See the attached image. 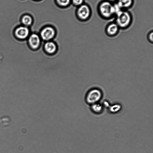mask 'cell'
I'll list each match as a JSON object with an SVG mask.
<instances>
[{"label":"cell","instance_id":"6da1fadb","mask_svg":"<svg viewBox=\"0 0 153 153\" xmlns=\"http://www.w3.org/2000/svg\"><path fill=\"white\" fill-rule=\"evenodd\" d=\"M102 91L97 88H94L89 89L85 94V100L86 103L92 105L98 103L102 97Z\"/></svg>","mask_w":153,"mask_h":153},{"label":"cell","instance_id":"7a4b0ae2","mask_svg":"<svg viewBox=\"0 0 153 153\" xmlns=\"http://www.w3.org/2000/svg\"><path fill=\"white\" fill-rule=\"evenodd\" d=\"M98 10L100 15L106 19L110 18L115 15L114 4L107 1H102L100 3Z\"/></svg>","mask_w":153,"mask_h":153},{"label":"cell","instance_id":"3957f363","mask_svg":"<svg viewBox=\"0 0 153 153\" xmlns=\"http://www.w3.org/2000/svg\"><path fill=\"white\" fill-rule=\"evenodd\" d=\"M115 15V23L119 28L124 29L129 26L131 22V17L129 12L122 10Z\"/></svg>","mask_w":153,"mask_h":153},{"label":"cell","instance_id":"277c9868","mask_svg":"<svg viewBox=\"0 0 153 153\" xmlns=\"http://www.w3.org/2000/svg\"><path fill=\"white\" fill-rule=\"evenodd\" d=\"M27 42L30 49L33 51H36L40 48L42 41L39 35L36 33H33L29 36Z\"/></svg>","mask_w":153,"mask_h":153},{"label":"cell","instance_id":"5b68a950","mask_svg":"<svg viewBox=\"0 0 153 153\" xmlns=\"http://www.w3.org/2000/svg\"><path fill=\"white\" fill-rule=\"evenodd\" d=\"M13 35L17 39L20 40H25L29 36V30L26 26H19L14 29Z\"/></svg>","mask_w":153,"mask_h":153},{"label":"cell","instance_id":"8992f818","mask_svg":"<svg viewBox=\"0 0 153 153\" xmlns=\"http://www.w3.org/2000/svg\"><path fill=\"white\" fill-rule=\"evenodd\" d=\"M45 53L49 56L55 55L58 51V46L55 41H50L45 42L43 46Z\"/></svg>","mask_w":153,"mask_h":153},{"label":"cell","instance_id":"52a82bcc","mask_svg":"<svg viewBox=\"0 0 153 153\" xmlns=\"http://www.w3.org/2000/svg\"><path fill=\"white\" fill-rule=\"evenodd\" d=\"M55 35V32L52 27H46L42 29L40 33V37L45 42L51 41Z\"/></svg>","mask_w":153,"mask_h":153},{"label":"cell","instance_id":"ba28073f","mask_svg":"<svg viewBox=\"0 0 153 153\" xmlns=\"http://www.w3.org/2000/svg\"><path fill=\"white\" fill-rule=\"evenodd\" d=\"M119 28V27L116 23H112L107 26L105 32L108 36H114L118 33Z\"/></svg>","mask_w":153,"mask_h":153},{"label":"cell","instance_id":"9c48e42d","mask_svg":"<svg viewBox=\"0 0 153 153\" xmlns=\"http://www.w3.org/2000/svg\"><path fill=\"white\" fill-rule=\"evenodd\" d=\"M90 13L89 8L85 5L81 6L78 10V14L79 17L83 19L87 18L89 16Z\"/></svg>","mask_w":153,"mask_h":153},{"label":"cell","instance_id":"30bf717a","mask_svg":"<svg viewBox=\"0 0 153 153\" xmlns=\"http://www.w3.org/2000/svg\"><path fill=\"white\" fill-rule=\"evenodd\" d=\"M133 0H117L116 3L121 9L129 8L132 5Z\"/></svg>","mask_w":153,"mask_h":153},{"label":"cell","instance_id":"8fae6325","mask_svg":"<svg viewBox=\"0 0 153 153\" xmlns=\"http://www.w3.org/2000/svg\"><path fill=\"white\" fill-rule=\"evenodd\" d=\"M103 106L101 104L97 103L91 105V109L92 111L96 114H100L103 110Z\"/></svg>","mask_w":153,"mask_h":153},{"label":"cell","instance_id":"7c38bea8","mask_svg":"<svg viewBox=\"0 0 153 153\" xmlns=\"http://www.w3.org/2000/svg\"><path fill=\"white\" fill-rule=\"evenodd\" d=\"M31 17L28 15H25L21 18V22L23 26L27 27L30 25L32 22Z\"/></svg>","mask_w":153,"mask_h":153},{"label":"cell","instance_id":"4fadbf2b","mask_svg":"<svg viewBox=\"0 0 153 153\" xmlns=\"http://www.w3.org/2000/svg\"><path fill=\"white\" fill-rule=\"evenodd\" d=\"M121 108V106L119 104H115L109 107L110 111L113 113H116L120 110Z\"/></svg>","mask_w":153,"mask_h":153},{"label":"cell","instance_id":"5bb4252c","mask_svg":"<svg viewBox=\"0 0 153 153\" xmlns=\"http://www.w3.org/2000/svg\"><path fill=\"white\" fill-rule=\"evenodd\" d=\"M57 1L60 5L65 6L69 3L70 0H57Z\"/></svg>","mask_w":153,"mask_h":153},{"label":"cell","instance_id":"9a60e30c","mask_svg":"<svg viewBox=\"0 0 153 153\" xmlns=\"http://www.w3.org/2000/svg\"><path fill=\"white\" fill-rule=\"evenodd\" d=\"M147 39L149 41L152 43L153 42V31L150 32L147 36Z\"/></svg>","mask_w":153,"mask_h":153},{"label":"cell","instance_id":"2e32d148","mask_svg":"<svg viewBox=\"0 0 153 153\" xmlns=\"http://www.w3.org/2000/svg\"><path fill=\"white\" fill-rule=\"evenodd\" d=\"M73 1L74 4L78 5L82 4L83 1V0H73Z\"/></svg>","mask_w":153,"mask_h":153},{"label":"cell","instance_id":"e0dca14e","mask_svg":"<svg viewBox=\"0 0 153 153\" xmlns=\"http://www.w3.org/2000/svg\"><path fill=\"white\" fill-rule=\"evenodd\" d=\"M103 105L106 107H109L110 106L108 102L107 101H105L103 103Z\"/></svg>","mask_w":153,"mask_h":153}]
</instances>
